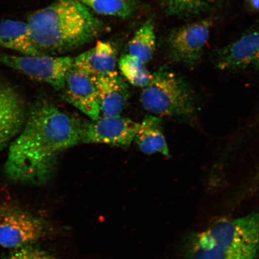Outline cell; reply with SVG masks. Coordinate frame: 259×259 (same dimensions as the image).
Segmentation results:
<instances>
[{"mask_svg": "<svg viewBox=\"0 0 259 259\" xmlns=\"http://www.w3.org/2000/svg\"><path fill=\"white\" fill-rule=\"evenodd\" d=\"M83 125L53 103H35L10 146L6 176L16 182L44 185L53 177L61 154L81 143Z\"/></svg>", "mask_w": 259, "mask_h": 259, "instance_id": "6da1fadb", "label": "cell"}, {"mask_svg": "<svg viewBox=\"0 0 259 259\" xmlns=\"http://www.w3.org/2000/svg\"><path fill=\"white\" fill-rule=\"evenodd\" d=\"M258 218L256 209L212 219L180 236L165 259H258Z\"/></svg>", "mask_w": 259, "mask_h": 259, "instance_id": "7a4b0ae2", "label": "cell"}, {"mask_svg": "<svg viewBox=\"0 0 259 259\" xmlns=\"http://www.w3.org/2000/svg\"><path fill=\"white\" fill-rule=\"evenodd\" d=\"M27 23L35 46L45 55L82 46L106 29L92 11L76 0H57L29 16Z\"/></svg>", "mask_w": 259, "mask_h": 259, "instance_id": "3957f363", "label": "cell"}, {"mask_svg": "<svg viewBox=\"0 0 259 259\" xmlns=\"http://www.w3.org/2000/svg\"><path fill=\"white\" fill-rule=\"evenodd\" d=\"M142 106L157 116L189 117L196 111L195 96L187 81L168 68L160 67L141 94Z\"/></svg>", "mask_w": 259, "mask_h": 259, "instance_id": "277c9868", "label": "cell"}, {"mask_svg": "<svg viewBox=\"0 0 259 259\" xmlns=\"http://www.w3.org/2000/svg\"><path fill=\"white\" fill-rule=\"evenodd\" d=\"M50 226L45 220L18 207L0 206V246L24 247L47 237Z\"/></svg>", "mask_w": 259, "mask_h": 259, "instance_id": "5b68a950", "label": "cell"}, {"mask_svg": "<svg viewBox=\"0 0 259 259\" xmlns=\"http://www.w3.org/2000/svg\"><path fill=\"white\" fill-rule=\"evenodd\" d=\"M212 25L211 19H204L171 30L164 42L169 59L188 67L197 66L208 44Z\"/></svg>", "mask_w": 259, "mask_h": 259, "instance_id": "8992f818", "label": "cell"}, {"mask_svg": "<svg viewBox=\"0 0 259 259\" xmlns=\"http://www.w3.org/2000/svg\"><path fill=\"white\" fill-rule=\"evenodd\" d=\"M74 58L41 56H14L0 54V63L18 71L30 78L50 84L62 90L67 73L73 66Z\"/></svg>", "mask_w": 259, "mask_h": 259, "instance_id": "52a82bcc", "label": "cell"}, {"mask_svg": "<svg viewBox=\"0 0 259 259\" xmlns=\"http://www.w3.org/2000/svg\"><path fill=\"white\" fill-rule=\"evenodd\" d=\"M139 123L119 115L103 116L84 125L81 143L128 147L134 141Z\"/></svg>", "mask_w": 259, "mask_h": 259, "instance_id": "ba28073f", "label": "cell"}, {"mask_svg": "<svg viewBox=\"0 0 259 259\" xmlns=\"http://www.w3.org/2000/svg\"><path fill=\"white\" fill-rule=\"evenodd\" d=\"M258 30L252 27L231 43L217 51L216 66L222 70L237 71L257 69Z\"/></svg>", "mask_w": 259, "mask_h": 259, "instance_id": "9c48e42d", "label": "cell"}, {"mask_svg": "<svg viewBox=\"0 0 259 259\" xmlns=\"http://www.w3.org/2000/svg\"><path fill=\"white\" fill-rule=\"evenodd\" d=\"M62 90L67 102L93 121L100 118L101 111L95 77L73 66L67 73Z\"/></svg>", "mask_w": 259, "mask_h": 259, "instance_id": "30bf717a", "label": "cell"}, {"mask_svg": "<svg viewBox=\"0 0 259 259\" xmlns=\"http://www.w3.org/2000/svg\"><path fill=\"white\" fill-rule=\"evenodd\" d=\"M26 116L24 102L18 92L0 83V152L21 132Z\"/></svg>", "mask_w": 259, "mask_h": 259, "instance_id": "8fae6325", "label": "cell"}, {"mask_svg": "<svg viewBox=\"0 0 259 259\" xmlns=\"http://www.w3.org/2000/svg\"><path fill=\"white\" fill-rule=\"evenodd\" d=\"M94 77L102 114L105 116L120 115L130 97L127 84L117 72Z\"/></svg>", "mask_w": 259, "mask_h": 259, "instance_id": "7c38bea8", "label": "cell"}, {"mask_svg": "<svg viewBox=\"0 0 259 259\" xmlns=\"http://www.w3.org/2000/svg\"><path fill=\"white\" fill-rule=\"evenodd\" d=\"M118 53L109 42L99 41L95 47L74 58L73 67L89 75H108L117 72Z\"/></svg>", "mask_w": 259, "mask_h": 259, "instance_id": "4fadbf2b", "label": "cell"}, {"mask_svg": "<svg viewBox=\"0 0 259 259\" xmlns=\"http://www.w3.org/2000/svg\"><path fill=\"white\" fill-rule=\"evenodd\" d=\"M0 46L22 56L45 55L35 46L27 22L22 21L8 19L0 22Z\"/></svg>", "mask_w": 259, "mask_h": 259, "instance_id": "5bb4252c", "label": "cell"}, {"mask_svg": "<svg viewBox=\"0 0 259 259\" xmlns=\"http://www.w3.org/2000/svg\"><path fill=\"white\" fill-rule=\"evenodd\" d=\"M134 141L143 153H158L169 157V148L162 131L161 119L158 116H146L144 120L139 123Z\"/></svg>", "mask_w": 259, "mask_h": 259, "instance_id": "9a60e30c", "label": "cell"}, {"mask_svg": "<svg viewBox=\"0 0 259 259\" xmlns=\"http://www.w3.org/2000/svg\"><path fill=\"white\" fill-rule=\"evenodd\" d=\"M156 49L153 19H147L129 41L128 54L146 64L153 59Z\"/></svg>", "mask_w": 259, "mask_h": 259, "instance_id": "2e32d148", "label": "cell"}, {"mask_svg": "<svg viewBox=\"0 0 259 259\" xmlns=\"http://www.w3.org/2000/svg\"><path fill=\"white\" fill-rule=\"evenodd\" d=\"M97 14L125 19L134 14L136 0H76Z\"/></svg>", "mask_w": 259, "mask_h": 259, "instance_id": "e0dca14e", "label": "cell"}, {"mask_svg": "<svg viewBox=\"0 0 259 259\" xmlns=\"http://www.w3.org/2000/svg\"><path fill=\"white\" fill-rule=\"evenodd\" d=\"M165 14L180 18L202 15L209 8L208 0H158Z\"/></svg>", "mask_w": 259, "mask_h": 259, "instance_id": "ac0fdd59", "label": "cell"}, {"mask_svg": "<svg viewBox=\"0 0 259 259\" xmlns=\"http://www.w3.org/2000/svg\"><path fill=\"white\" fill-rule=\"evenodd\" d=\"M118 66L123 76L132 85L145 87L150 83L152 74L145 66V64L128 54L122 55Z\"/></svg>", "mask_w": 259, "mask_h": 259, "instance_id": "d6986e66", "label": "cell"}, {"mask_svg": "<svg viewBox=\"0 0 259 259\" xmlns=\"http://www.w3.org/2000/svg\"><path fill=\"white\" fill-rule=\"evenodd\" d=\"M5 259H57L48 252L40 249L29 247H22L20 250L15 252Z\"/></svg>", "mask_w": 259, "mask_h": 259, "instance_id": "ffe728a7", "label": "cell"}, {"mask_svg": "<svg viewBox=\"0 0 259 259\" xmlns=\"http://www.w3.org/2000/svg\"><path fill=\"white\" fill-rule=\"evenodd\" d=\"M245 6L248 11L252 14H257L258 12L259 0H245Z\"/></svg>", "mask_w": 259, "mask_h": 259, "instance_id": "44dd1931", "label": "cell"}, {"mask_svg": "<svg viewBox=\"0 0 259 259\" xmlns=\"http://www.w3.org/2000/svg\"><path fill=\"white\" fill-rule=\"evenodd\" d=\"M209 1V0H208ZM212 1H213V2H220V1H222V0H212Z\"/></svg>", "mask_w": 259, "mask_h": 259, "instance_id": "7402d4cb", "label": "cell"}]
</instances>
